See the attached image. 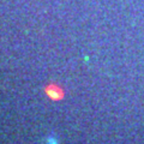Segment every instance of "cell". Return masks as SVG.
Returning <instances> with one entry per match:
<instances>
[{"mask_svg": "<svg viewBox=\"0 0 144 144\" xmlns=\"http://www.w3.org/2000/svg\"><path fill=\"white\" fill-rule=\"evenodd\" d=\"M46 95L49 97V99L54 100V101H59L61 100L64 96H65V93L62 90L61 88H59L57 84H49L46 87L45 89Z\"/></svg>", "mask_w": 144, "mask_h": 144, "instance_id": "cell-1", "label": "cell"}, {"mask_svg": "<svg viewBox=\"0 0 144 144\" xmlns=\"http://www.w3.org/2000/svg\"><path fill=\"white\" fill-rule=\"evenodd\" d=\"M47 143H48V144H59L57 139H55V138H52V137H51V138H48V142H47Z\"/></svg>", "mask_w": 144, "mask_h": 144, "instance_id": "cell-2", "label": "cell"}]
</instances>
